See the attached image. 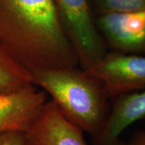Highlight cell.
Segmentation results:
<instances>
[{
	"mask_svg": "<svg viewBox=\"0 0 145 145\" xmlns=\"http://www.w3.org/2000/svg\"><path fill=\"white\" fill-rule=\"evenodd\" d=\"M31 86V72L0 46V95L20 91Z\"/></svg>",
	"mask_w": 145,
	"mask_h": 145,
	"instance_id": "cell-9",
	"label": "cell"
},
{
	"mask_svg": "<svg viewBox=\"0 0 145 145\" xmlns=\"http://www.w3.org/2000/svg\"><path fill=\"white\" fill-rule=\"evenodd\" d=\"M110 145H127V144H125V143H123V142H122L121 140H117L115 142H114V143H112Z\"/></svg>",
	"mask_w": 145,
	"mask_h": 145,
	"instance_id": "cell-13",
	"label": "cell"
},
{
	"mask_svg": "<svg viewBox=\"0 0 145 145\" xmlns=\"http://www.w3.org/2000/svg\"><path fill=\"white\" fill-rule=\"evenodd\" d=\"M0 46L30 72L80 66L52 0H0Z\"/></svg>",
	"mask_w": 145,
	"mask_h": 145,
	"instance_id": "cell-1",
	"label": "cell"
},
{
	"mask_svg": "<svg viewBox=\"0 0 145 145\" xmlns=\"http://www.w3.org/2000/svg\"><path fill=\"white\" fill-rule=\"evenodd\" d=\"M46 102V92L38 91L35 86L0 95V132H27Z\"/></svg>",
	"mask_w": 145,
	"mask_h": 145,
	"instance_id": "cell-7",
	"label": "cell"
},
{
	"mask_svg": "<svg viewBox=\"0 0 145 145\" xmlns=\"http://www.w3.org/2000/svg\"><path fill=\"white\" fill-rule=\"evenodd\" d=\"M85 70L99 81L108 98L145 86V56L140 54L107 52L99 62Z\"/></svg>",
	"mask_w": 145,
	"mask_h": 145,
	"instance_id": "cell-4",
	"label": "cell"
},
{
	"mask_svg": "<svg viewBox=\"0 0 145 145\" xmlns=\"http://www.w3.org/2000/svg\"><path fill=\"white\" fill-rule=\"evenodd\" d=\"M32 82L52 98L68 119L96 140L109 116V99L97 79L78 67L31 72Z\"/></svg>",
	"mask_w": 145,
	"mask_h": 145,
	"instance_id": "cell-2",
	"label": "cell"
},
{
	"mask_svg": "<svg viewBox=\"0 0 145 145\" xmlns=\"http://www.w3.org/2000/svg\"><path fill=\"white\" fill-rule=\"evenodd\" d=\"M145 117V90L119 95L110 109L101 135L93 140L94 145H110L133 123Z\"/></svg>",
	"mask_w": 145,
	"mask_h": 145,
	"instance_id": "cell-8",
	"label": "cell"
},
{
	"mask_svg": "<svg viewBox=\"0 0 145 145\" xmlns=\"http://www.w3.org/2000/svg\"><path fill=\"white\" fill-rule=\"evenodd\" d=\"M79 65L87 69L106 55L107 48L95 24L88 0H52Z\"/></svg>",
	"mask_w": 145,
	"mask_h": 145,
	"instance_id": "cell-3",
	"label": "cell"
},
{
	"mask_svg": "<svg viewBox=\"0 0 145 145\" xmlns=\"http://www.w3.org/2000/svg\"><path fill=\"white\" fill-rule=\"evenodd\" d=\"M0 145H28L26 132L8 131L0 132Z\"/></svg>",
	"mask_w": 145,
	"mask_h": 145,
	"instance_id": "cell-11",
	"label": "cell"
},
{
	"mask_svg": "<svg viewBox=\"0 0 145 145\" xmlns=\"http://www.w3.org/2000/svg\"><path fill=\"white\" fill-rule=\"evenodd\" d=\"M99 15L145 10V0H94Z\"/></svg>",
	"mask_w": 145,
	"mask_h": 145,
	"instance_id": "cell-10",
	"label": "cell"
},
{
	"mask_svg": "<svg viewBox=\"0 0 145 145\" xmlns=\"http://www.w3.org/2000/svg\"><path fill=\"white\" fill-rule=\"evenodd\" d=\"M95 24L106 48L145 54V10L102 14Z\"/></svg>",
	"mask_w": 145,
	"mask_h": 145,
	"instance_id": "cell-5",
	"label": "cell"
},
{
	"mask_svg": "<svg viewBox=\"0 0 145 145\" xmlns=\"http://www.w3.org/2000/svg\"><path fill=\"white\" fill-rule=\"evenodd\" d=\"M127 145H145V131H140L135 132L131 136Z\"/></svg>",
	"mask_w": 145,
	"mask_h": 145,
	"instance_id": "cell-12",
	"label": "cell"
},
{
	"mask_svg": "<svg viewBox=\"0 0 145 145\" xmlns=\"http://www.w3.org/2000/svg\"><path fill=\"white\" fill-rule=\"evenodd\" d=\"M82 132L52 100L44 103L26 135L28 145H88Z\"/></svg>",
	"mask_w": 145,
	"mask_h": 145,
	"instance_id": "cell-6",
	"label": "cell"
}]
</instances>
